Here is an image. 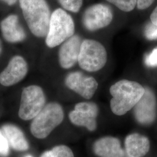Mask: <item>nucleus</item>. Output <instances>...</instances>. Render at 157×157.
Returning <instances> with one entry per match:
<instances>
[{"label":"nucleus","mask_w":157,"mask_h":157,"mask_svg":"<svg viewBox=\"0 0 157 157\" xmlns=\"http://www.w3.org/2000/svg\"><path fill=\"white\" fill-rule=\"evenodd\" d=\"M44 92L37 86H30L23 90L19 116L27 121L35 118L45 105Z\"/></svg>","instance_id":"obj_6"},{"label":"nucleus","mask_w":157,"mask_h":157,"mask_svg":"<svg viewBox=\"0 0 157 157\" xmlns=\"http://www.w3.org/2000/svg\"><path fill=\"white\" fill-rule=\"evenodd\" d=\"M155 0H137V8L139 10H144L151 6Z\"/></svg>","instance_id":"obj_23"},{"label":"nucleus","mask_w":157,"mask_h":157,"mask_svg":"<svg viewBox=\"0 0 157 157\" xmlns=\"http://www.w3.org/2000/svg\"><path fill=\"white\" fill-rule=\"evenodd\" d=\"M122 11L129 12L134 10L137 6V0H107Z\"/></svg>","instance_id":"obj_18"},{"label":"nucleus","mask_w":157,"mask_h":157,"mask_svg":"<svg viewBox=\"0 0 157 157\" xmlns=\"http://www.w3.org/2000/svg\"><path fill=\"white\" fill-rule=\"evenodd\" d=\"M28 72L27 63L22 56L13 57L7 67L0 74V83L4 86L17 84Z\"/></svg>","instance_id":"obj_11"},{"label":"nucleus","mask_w":157,"mask_h":157,"mask_svg":"<svg viewBox=\"0 0 157 157\" xmlns=\"http://www.w3.org/2000/svg\"><path fill=\"white\" fill-rule=\"evenodd\" d=\"M0 28L4 38L8 42L18 43L26 38L25 32L16 15H11L2 20L0 23Z\"/></svg>","instance_id":"obj_15"},{"label":"nucleus","mask_w":157,"mask_h":157,"mask_svg":"<svg viewBox=\"0 0 157 157\" xmlns=\"http://www.w3.org/2000/svg\"><path fill=\"white\" fill-rule=\"evenodd\" d=\"M109 91L111 109L115 115L122 116L135 107L144 95L145 88L134 81L122 80L113 84Z\"/></svg>","instance_id":"obj_1"},{"label":"nucleus","mask_w":157,"mask_h":157,"mask_svg":"<svg viewBox=\"0 0 157 157\" xmlns=\"http://www.w3.org/2000/svg\"><path fill=\"white\" fill-rule=\"evenodd\" d=\"M25 19L34 36L46 37L51 13L45 0H19Z\"/></svg>","instance_id":"obj_2"},{"label":"nucleus","mask_w":157,"mask_h":157,"mask_svg":"<svg viewBox=\"0 0 157 157\" xmlns=\"http://www.w3.org/2000/svg\"><path fill=\"white\" fill-rule=\"evenodd\" d=\"M98 112V107L94 102H79L75 105L74 110L69 113V118L75 125L85 127L93 132L97 128L96 118Z\"/></svg>","instance_id":"obj_8"},{"label":"nucleus","mask_w":157,"mask_h":157,"mask_svg":"<svg viewBox=\"0 0 157 157\" xmlns=\"http://www.w3.org/2000/svg\"><path fill=\"white\" fill-rule=\"evenodd\" d=\"M124 147L126 157H143L149 151L150 143L146 136L135 133L125 138Z\"/></svg>","instance_id":"obj_14"},{"label":"nucleus","mask_w":157,"mask_h":157,"mask_svg":"<svg viewBox=\"0 0 157 157\" xmlns=\"http://www.w3.org/2000/svg\"><path fill=\"white\" fill-rule=\"evenodd\" d=\"M63 117L62 107L59 104H48L34 118L30 126L32 133L36 138L44 139L62 123Z\"/></svg>","instance_id":"obj_4"},{"label":"nucleus","mask_w":157,"mask_h":157,"mask_svg":"<svg viewBox=\"0 0 157 157\" xmlns=\"http://www.w3.org/2000/svg\"><path fill=\"white\" fill-rule=\"evenodd\" d=\"M82 43L81 37L75 34L62 43L58 53L59 62L62 68L69 69L78 62Z\"/></svg>","instance_id":"obj_12"},{"label":"nucleus","mask_w":157,"mask_h":157,"mask_svg":"<svg viewBox=\"0 0 157 157\" xmlns=\"http://www.w3.org/2000/svg\"><path fill=\"white\" fill-rule=\"evenodd\" d=\"M25 157H33L32 155H26V156H25Z\"/></svg>","instance_id":"obj_27"},{"label":"nucleus","mask_w":157,"mask_h":157,"mask_svg":"<svg viewBox=\"0 0 157 157\" xmlns=\"http://www.w3.org/2000/svg\"><path fill=\"white\" fill-rule=\"evenodd\" d=\"M107 61V50L99 41L93 39L82 41L78 63L82 69L94 72L104 67Z\"/></svg>","instance_id":"obj_5"},{"label":"nucleus","mask_w":157,"mask_h":157,"mask_svg":"<svg viewBox=\"0 0 157 157\" xmlns=\"http://www.w3.org/2000/svg\"><path fill=\"white\" fill-rule=\"evenodd\" d=\"M40 157H74V154L69 147L65 145H60L44 152Z\"/></svg>","instance_id":"obj_17"},{"label":"nucleus","mask_w":157,"mask_h":157,"mask_svg":"<svg viewBox=\"0 0 157 157\" xmlns=\"http://www.w3.org/2000/svg\"><path fill=\"white\" fill-rule=\"evenodd\" d=\"M145 63L147 66L150 67H157V47L152 51L150 54L146 56Z\"/></svg>","instance_id":"obj_21"},{"label":"nucleus","mask_w":157,"mask_h":157,"mask_svg":"<svg viewBox=\"0 0 157 157\" xmlns=\"http://www.w3.org/2000/svg\"><path fill=\"white\" fill-rule=\"evenodd\" d=\"M1 1L5 2L9 6H12V5L15 4L17 1V0H1Z\"/></svg>","instance_id":"obj_25"},{"label":"nucleus","mask_w":157,"mask_h":157,"mask_svg":"<svg viewBox=\"0 0 157 157\" xmlns=\"http://www.w3.org/2000/svg\"><path fill=\"white\" fill-rule=\"evenodd\" d=\"M93 151L100 157H124L125 151L121 147V141L114 137H103L95 141Z\"/></svg>","instance_id":"obj_13"},{"label":"nucleus","mask_w":157,"mask_h":157,"mask_svg":"<svg viewBox=\"0 0 157 157\" xmlns=\"http://www.w3.org/2000/svg\"><path fill=\"white\" fill-rule=\"evenodd\" d=\"M64 10L78 13L83 6V0H58Z\"/></svg>","instance_id":"obj_19"},{"label":"nucleus","mask_w":157,"mask_h":157,"mask_svg":"<svg viewBox=\"0 0 157 157\" xmlns=\"http://www.w3.org/2000/svg\"><path fill=\"white\" fill-rule=\"evenodd\" d=\"M1 49H2V45H1V40H0V53L1 52Z\"/></svg>","instance_id":"obj_26"},{"label":"nucleus","mask_w":157,"mask_h":157,"mask_svg":"<svg viewBox=\"0 0 157 157\" xmlns=\"http://www.w3.org/2000/svg\"><path fill=\"white\" fill-rule=\"evenodd\" d=\"M75 25L72 17L67 12L58 8L51 13L45 43L49 48H54L75 35Z\"/></svg>","instance_id":"obj_3"},{"label":"nucleus","mask_w":157,"mask_h":157,"mask_svg":"<svg viewBox=\"0 0 157 157\" xmlns=\"http://www.w3.org/2000/svg\"><path fill=\"white\" fill-rule=\"evenodd\" d=\"M10 153V144L2 130H0V155L6 157Z\"/></svg>","instance_id":"obj_20"},{"label":"nucleus","mask_w":157,"mask_h":157,"mask_svg":"<svg viewBox=\"0 0 157 157\" xmlns=\"http://www.w3.org/2000/svg\"><path fill=\"white\" fill-rule=\"evenodd\" d=\"M134 115L136 121L143 125L153 124L157 115V98L153 91L145 88V93L134 107Z\"/></svg>","instance_id":"obj_9"},{"label":"nucleus","mask_w":157,"mask_h":157,"mask_svg":"<svg viewBox=\"0 0 157 157\" xmlns=\"http://www.w3.org/2000/svg\"><path fill=\"white\" fill-rule=\"evenodd\" d=\"M146 37L149 40L157 39V26L153 24L150 26L146 31Z\"/></svg>","instance_id":"obj_22"},{"label":"nucleus","mask_w":157,"mask_h":157,"mask_svg":"<svg viewBox=\"0 0 157 157\" xmlns=\"http://www.w3.org/2000/svg\"><path fill=\"white\" fill-rule=\"evenodd\" d=\"M150 20L154 25L157 26V6L150 15Z\"/></svg>","instance_id":"obj_24"},{"label":"nucleus","mask_w":157,"mask_h":157,"mask_svg":"<svg viewBox=\"0 0 157 157\" xmlns=\"http://www.w3.org/2000/svg\"><path fill=\"white\" fill-rule=\"evenodd\" d=\"M2 131L9 142L10 146L19 151L28 150L29 144L22 130L16 126L11 124H5Z\"/></svg>","instance_id":"obj_16"},{"label":"nucleus","mask_w":157,"mask_h":157,"mask_svg":"<svg viewBox=\"0 0 157 157\" xmlns=\"http://www.w3.org/2000/svg\"><path fill=\"white\" fill-rule=\"evenodd\" d=\"M111 8L104 4H95L89 6L82 16V24L90 32H95L108 26L113 21Z\"/></svg>","instance_id":"obj_7"},{"label":"nucleus","mask_w":157,"mask_h":157,"mask_svg":"<svg viewBox=\"0 0 157 157\" xmlns=\"http://www.w3.org/2000/svg\"><path fill=\"white\" fill-rule=\"evenodd\" d=\"M67 87L86 99H90L94 95L98 88L95 78L87 76L80 72H73L68 74L65 78Z\"/></svg>","instance_id":"obj_10"}]
</instances>
